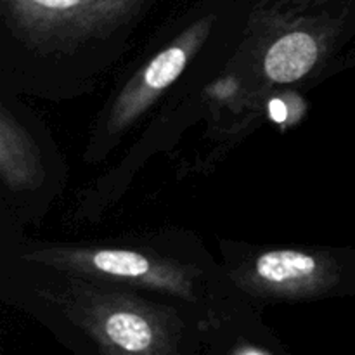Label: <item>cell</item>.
Instances as JSON below:
<instances>
[{"label":"cell","instance_id":"obj_7","mask_svg":"<svg viewBox=\"0 0 355 355\" xmlns=\"http://www.w3.org/2000/svg\"><path fill=\"white\" fill-rule=\"evenodd\" d=\"M232 355H270V354L266 352V350L259 349V347L243 345V347H238V349L234 350V354H232Z\"/></svg>","mask_w":355,"mask_h":355},{"label":"cell","instance_id":"obj_1","mask_svg":"<svg viewBox=\"0 0 355 355\" xmlns=\"http://www.w3.org/2000/svg\"><path fill=\"white\" fill-rule=\"evenodd\" d=\"M158 0H0V89L45 101L89 96Z\"/></svg>","mask_w":355,"mask_h":355},{"label":"cell","instance_id":"obj_5","mask_svg":"<svg viewBox=\"0 0 355 355\" xmlns=\"http://www.w3.org/2000/svg\"><path fill=\"white\" fill-rule=\"evenodd\" d=\"M2 215L28 222L44 215L66 180L58 148L21 96L0 89Z\"/></svg>","mask_w":355,"mask_h":355},{"label":"cell","instance_id":"obj_4","mask_svg":"<svg viewBox=\"0 0 355 355\" xmlns=\"http://www.w3.org/2000/svg\"><path fill=\"white\" fill-rule=\"evenodd\" d=\"M220 37V12L207 10L198 14L173 37L166 38L155 54L121 82L116 92L96 118V125L85 148L87 162H101L132 127L162 99L194 66V59L208 54V49Z\"/></svg>","mask_w":355,"mask_h":355},{"label":"cell","instance_id":"obj_3","mask_svg":"<svg viewBox=\"0 0 355 355\" xmlns=\"http://www.w3.org/2000/svg\"><path fill=\"white\" fill-rule=\"evenodd\" d=\"M3 288L42 311L61 315L104 355H173L184 335V311L173 298L113 281L26 262L2 250Z\"/></svg>","mask_w":355,"mask_h":355},{"label":"cell","instance_id":"obj_6","mask_svg":"<svg viewBox=\"0 0 355 355\" xmlns=\"http://www.w3.org/2000/svg\"><path fill=\"white\" fill-rule=\"evenodd\" d=\"M229 279L243 297L263 300L324 298L342 281V260L326 248L222 246Z\"/></svg>","mask_w":355,"mask_h":355},{"label":"cell","instance_id":"obj_2","mask_svg":"<svg viewBox=\"0 0 355 355\" xmlns=\"http://www.w3.org/2000/svg\"><path fill=\"white\" fill-rule=\"evenodd\" d=\"M2 215V250L40 266L113 281L173 298L193 309L241 297L222 262L191 232L163 231L92 243H45L24 238Z\"/></svg>","mask_w":355,"mask_h":355}]
</instances>
